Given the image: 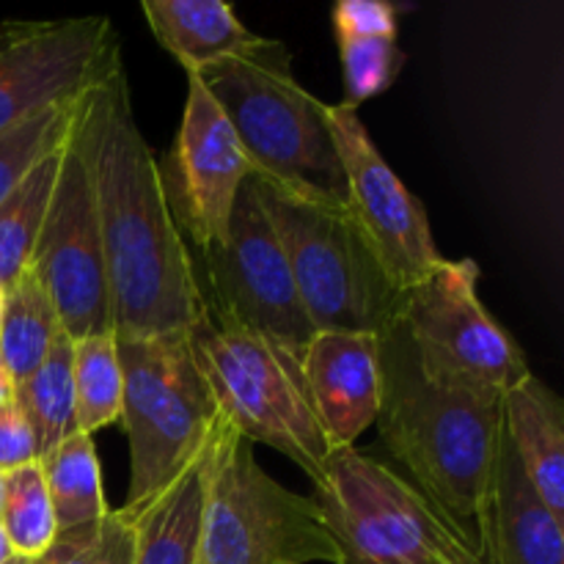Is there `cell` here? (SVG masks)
I'll return each mask as SVG.
<instances>
[{"mask_svg":"<svg viewBox=\"0 0 564 564\" xmlns=\"http://www.w3.org/2000/svg\"><path fill=\"white\" fill-rule=\"evenodd\" d=\"M36 460V441L17 402L0 408V474L17 471Z\"/></svg>","mask_w":564,"mask_h":564,"instance_id":"30","label":"cell"},{"mask_svg":"<svg viewBox=\"0 0 564 564\" xmlns=\"http://www.w3.org/2000/svg\"><path fill=\"white\" fill-rule=\"evenodd\" d=\"M6 564H20V556H14V560H9Z\"/></svg>","mask_w":564,"mask_h":564,"instance_id":"37","label":"cell"},{"mask_svg":"<svg viewBox=\"0 0 564 564\" xmlns=\"http://www.w3.org/2000/svg\"><path fill=\"white\" fill-rule=\"evenodd\" d=\"M61 334L64 325L58 312L33 268H28L9 290H3L0 314V364L14 386L42 367Z\"/></svg>","mask_w":564,"mask_h":564,"instance_id":"20","label":"cell"},{"mask_svg":"<svg viewBox=\"0 0 564 564\" xmlns=\"http://www.w3.org/2000/svg\"><path fill=\"white\" fill-rule=\"evenodd\" d=\"M380 372L383 394L375 422L380 441L446 521L460 532H466L463 523H477V545L488 523L505 400H482L430 383L400 314L380 334Z\"/></svg>","mask_w":564,"mask_h":564,"instance_id":"2","label":"cell"},{"mask_svg":"<svg viewBox=\"0 0 564 564\" xmlns=\"http://www.w3.org/2000/svg\"><path fill=\"white\" fill-rule=\"evenodd\" d=\"M17 408L25 416L36 441L39 457L53 452L66 438L77 435L75 380H72V339L58 336L42 367L28 375L14 394Z\"/></svg>","mask_w":564,"mask_h":564,"instance_id":"22","label":"cell"},{"mask_svg":"<svg viewBox=\"0 0 564 564\" xmlns=\"http://www.w3.org/2000/svg\"><path fill=\"white\" fill-rule=\"evenodd\" d=\"M121 427L130 438V490L124 507L143 516L202 457L220 416L187 334L119 336Z\"/></svg>","mask_w":564,"mask_h":564,"instance_id":"4","label":"cell"},{"mask_svg":"<svg viewBox=\"0 0 564 564\" xmlns=\"http://www.w3.org/2000/svg\"><path fill=\"white\" fill-rule=\"evenodd\" d=\"M39 468L47 485L58 532L86 527L110 512L91 435L77 433L66 438L53 452L39 457Z\"/></svg>","mask_w":564,"mask_h":564,"instance_id":"21","label":"cell"},{"mask_svg":"<svg viewBox=\"0 0 564 564\" xmlns=\"http://www.w3.org/2000/svg\"><path fill=\"white\" fill-rule=\"evenodd\" d=\"M345 83V105L361 108L367 99L389 91L408 55L394 36H336Z\"/></svg>","mask_w":564,"mask_h":564,"instance_id":"27","label":"cell"},{"mask_svg":"<svg viewBox=\"0 0 564 564\" xmlns=\"http://www.w3.org/2000/svg\"><path fill=\"white\" fill-rule=\"evenodd\" d=\"M397 6L386 0H339L330 11L334 36H394L400 33Z\"/></svg>","mask_w":564,"mask_h":564,"instance_id":"29","label":"cell"},{"mask_svg":"<svg viewBox=\"0 0 564 564\" xmlns=\"http://www.w3.org/2000/svg\"><path fill=\"white\" fill-rule=\"evenodd\" d=\"M196 77L229 119L257 180L292 196L345 204V174L325 102L295 80L284 44L262 36L248 53Z\"/></svg>","mask_w":564,"mask_h":564,"instance_id":"3","label":"cell"},{"mask_svg":"<svg viewBox=\"0 0 564 564\" xmlns=\"http://www.w3.org/2000/svg\"><path fill=\"white\" fill-rule=\"evenodd\" d=\"M31 268L47 290L69 339L113 330L83 105L69 143L61 152L58 180H55L53 198L44 215Z\"/></svg>","mask_w":564,"mask_h":564,"instance_id":"11","label":"cell"},{"mask_svg":"<svg viewBox=\"0 0 564 564\" xmlns=\"http://www.w3.org/2000/svg\"><path fill=\"white\" fill-rule=\"evenodd\" d=\"M308 397L334 449H352L378 422L383 372L380 336L319 330L301 350Z\"/></svg>","mask_w":564,"mask_h":564,"instance_id":"15","label":"cell"},{"mask_svg":"<svg viewBox=\"0 0 564 564\" xmlns=\"http://www.w3.org/2000/svg\"><path fill=\"white\" fill-rule=\"evenodd\" d=\"M121 42L108 17L9 20L0 25V132L75 102L113 75Z\"/></svg>","mask_w":564,"mask_h":564,"instance_id":"12","label":"cell"},{"mask_svg":"<svg viewBox=\"0 0 564 564\" xmlns=\"http://www.w3.org/2000/svg\"><path fill=\"white\" fill-rule=\"evenodd\" d=\"M479 264L446 259L402 295L400 319L424 378L482 400H505L532 375L521 345L496 323L479 297Z\"/></svg>","mask_w":564,"mask_h":564,"instance_id":"9","label":"cell"},{"mask_svg":"<svg viewBox=\"0 0 564 564\" xmlns=\"http://www.w3.org/2000/svg\"><path fill=\"white\" fill-rule=\"evenodd\" d=\"M0 507H3V474H0Z\"/></svg>","mask_w":564,"mask_h":564,"instance_id":"34","label":"cell"},{"mask_svg":"<svg viewBox=\"0 0 564 564\" xmlns=\"http://www.w3.org/2000/svg\"><path fill=\"white\" fill-rule=\"evenodd\" d=\"M135 521L110 510L99 521L55 534L53 545L39 560L44 564H132Z\"/></svg>","mask_w":564,"mask_h":564,"instance_id":"28","label":"cell"},{"mask_svg":"<svg viewBox=\"0 0 564 564\" xmlns=\"http://www.w3.org/2000/svg\"><path fill=\"white\" fill-rule=\"evenodd\" d=\"M83 121L113 330L187 334L207 314L196 259L171 215L154 149L132 113L124 66L86 94Z\"/></svg>","mask_w":564,"mask_h":564,"instance_id":"1","label":"cell"},{"mask_svg":"<svg viewBox=\"0 0 564 564\" xmlns=\"http://www.w3.org/2000/svg\"><path fill=\"white\" fill-rule=\"evenodd\" d=\"M477 556L482 564H564V521L534 494L505 430Z\"/></svg>","mask_w":564,"mask_h":564,"instance_id":"16","label":"cell"},{"mask_svg":"<svg viewBox=\"0 0 564 564\" xmlns=\"http://www.w3.org/2000/svg\"><path fill=\"white\" fill-rule=\"evenodd\" d=\"M14 394H17L14 380L9 378V372H6L3 364H0V408L11 405V402H14Z\"/></svg>","mask_w":564,"mask_h":564,"instance_id":"31","label":"cell"},{"mask_svg":"<svg viewBox=\"0 0 564 564\" xmlns=\"http://www.w3.org/2000/svg\"><path fill=\"white\" fill-rule=\"evenodd\" d=\"M441 564H482V560H479L477 551H474L471 545H463L460 551H455L452 556H446Z\"/></svg>","mask_w":564,"mask_h":564,"instance_id":"32","label":"cell"},{"mask_svg":"<svg viewBox=\"0 0 564 564\" xmlns=\"http://www.w3.org/2000/svg\"><path fill=\"white\" fill-rule=\"evenodd\" d=\"M290 262L297 297L317 330L380 336L400 314L391 284L347 204L292 196L248 176Z\"/></svg>","mask_w":564,"mask_h":564,"instance_id":"5","label":"cell"},{"mask_svg":"<svg viewBox=\"0 0 564 564\" xmlns=\"http://www.w3.org/2000/svg\"><path fill=\"white\" fill-rule=\"evenodd\" d=\"M20 564H44L42 560H20Z\"/></svg>","mask_w":564,"mask_h":564,"instance_id":"35","label":"cell"},{"mask_svg":"<svg viewBox=\"0 0 564 564\" xmlns=\"http://www.w3.org/2000/svg\"><path fill=\"white\" fill-rule=\"evenodd\" d=\"M83 97L42 110L11 130L0 132V202L11 196L44 160L66 147L80 116Z\"/></svg>","mask_w":564,"mask_h":564,"instance_id":"25","label":"cell"},{"mask_svg":"<svg viewBox=\"0 0 564 564\" xmlns=\"http://www.w3.org/2000/svg\"><path fill=\"white\" fill-rule=\"evenodd\" d=\"M72 380H75L77 430L94 435L121 419V378L116 330L72 339Z\"/></svg>","mask_w":564,"mask_h":564,"instance_id":"24","label":"cell"},{"mask_svg":"<svg viewBox=\"0 0 564 564\" xmlns=\"http://www.w3.org/2000/svg\"><path fill=\"white\" fill-rule=\"evenodd\" d=\"M9 560H14V554H11L9 549V540H6L3 529H0V564H6Z\"/></svg>","mask_w":564,"mask_h":564,"instance_id":"33","label":"cell"},{"mask_svg":"<svg viewBox=\"0 0 564 564\" xmlns=\"http://www.w3.org/2000/svg\"><path fill=\"white\" fill-rule=\"evenodd\" d=\"M341 564L317 505L275 482L220 419L204 471L196 564Z\"/></svg>","mask_w":564,"mask_h":564,"instance_id":"7","label":"cell"},{"mask_svg":"<svg viewBox=\"0 0 564 564\" xmlns=\"http://www.w3.org/2000/svg\"><path fill=\"white\" fill-rule=\"evenodd\" d=\"M207 455L209 444L174 488L138 518L132 564H196Z\"/></svg>","mask_w":564,"mask_h":564,"instance_id":"19","label":"cell"},{"mask_svg":"<svg viewBox=\"0 0 564 564\" xmlns=\"http://www.w3.org/2000/svg\"><path fill=\"white\" fill-rule=\"evenodd\" d=\"M341 564H441L474 543L411 482L364 452L336 449L314 494Z\"/></svg>","mask_w":564,"mask_h":564,"instance_id":"8","label":"cell"},{"mask_svg":"<svg viewBox=\"0 0 564 564\" xmlns=\"http://www.w3.org/2000/svg\"><path fill=\"white\" fill-rule=\"evenodd\" d=\"M505 433L534 494L564 521V402L538 375L505 394Z\"/></svg>","mask_w":564,"mask_h":564,"instance_id":"17","label":"cell"},{"mask_svg":"<svg viewBox=\"0 0 564 564\" xmlns=\"http://www.w3.org/2000/svg\"><path fill=\"white\" fill-rule=\"evenodd\" d=\"M207 314L218 323L303 350L317 330L297 297L290 262L246 180L224 246L198 251Z\"/></svg>","mask_w":564,"mask_h":564,"instance_id":"10","label":"cell"},{"mask_svg":"<svg viewBox=\"0 0 564 564\" xmlns=\"http://www.w3.org/2000/svg\"><path fill=\"white\" fill-rule=\"evenodd\" d=\"M0 314H3V290H0Z\"/></svg>","mask_w":564,"mask_h":564,"instance_id":"36","label":"cell"},{"mask_svg":"<svg viewBox=\"0 0 564 564\" xmlns=\"http://www.w3.org/2000/svg\"><path fill=\"white\" fill-rule=\"evenodd\" d=\"M61 152L44 160L11 196L0 202V290H9L31 268L55 180H58Z\"/></svg>","mask_w":564,"mask_h":564,"instance_id":"23","label":"cell"},{"mask_svg":"<svg viewBox=\"0 0 564 564\" xmlns=\"http://www.w3.org/2000/svg\"><path fill=\"white\" fill-rule=\"evenodd\" d=\"M160 176L171 215L193 248L209 251L224 246L251 163L220 105L196 75H187L180 132L165 169L160 165Z\"/></svg>","mask_w":564,"mask_h":564,"instance_id":"14","label":"cell"},{"mask_svg":"<svg viewBox=\"0 0 564 564\" xmlns=\"http://www.w3.org/2000/svg\"><path fill=\"white\" fill-rule=\"evenodd\" d=\"M218 416L251 444L290 457L314 479L334 455L308 397L301 350L204 314L187 330Z\"/></svg>","mask_w":564,"mask_h":564,"instance_id":"6","label":"cell"},{"mask_svg":"<svg viewBox=\"0 0 564 564\" xmlns=\"http://www.w3.org/2000/svg\"><path fill=\"white\" fill-rule=\"evenodd\" d=\"M325 121L345 174V204L400 295L446 262L435 246L424 204L402 185L375 147L358 108L325 102Z\"/></svg>","mask_w":564,"mask_h":564,"instance_id":"13","label":"cell"},{"mask_svg":"<svg viewBox=\"0 0 564 564\" xmlns=\"http://www.w3.org/2000/svg\"><path fill=\"white\" fill-rule=\"evenodd\" d=\"M141 11L160 47L180 61L185 75H202L262 42L224 0H147Z\"/></svg>","mask_w":564,"mask_h":564,"instance_id":"18","label":"cell"},{"mask_svg":"<svg viewBox=\"0 0 564 564\" xmlns=\"http://www.w3.org/2000/svg\"><path fill=\"white\" fill-rule=\"evenodd\" d=\"M0 529L9 540L11 554L20 560H39L53 545L58 527L39 460L3 474Z\"/></svg>","mask_w":564,"mask_h":564,"instance_id":"26","label":"cell"}]
</instances>
